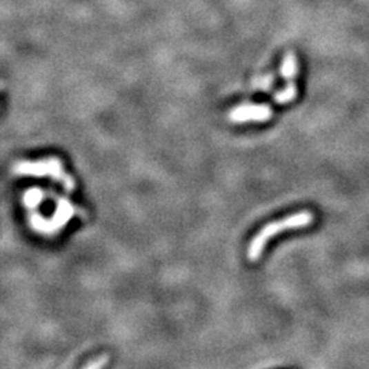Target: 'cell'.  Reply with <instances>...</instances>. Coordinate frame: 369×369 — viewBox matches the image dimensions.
I'll use <instances>...</instances> for the list:
<instances>
[{
    "mask_svg": "<svg viewBox=\"0 0 369 369\" xmlns=\"http://www.w3.org/2000/svg\"><path fill=\"white\" fill-rule=\"evenodd\" d=\"M315 221V217L310 211H301L293 215H289L283 219L271 221L260 228V231L253 237L248 246V259L249 261H256L264 252L266 245L271 238L275 235L289 231V230H297V228H303L310 226Z\"/></svg>",
    "mask_w": 369,
    "mask_h": 369,
    "instance_id": "1",
    "label": "cell"
},
{
    "mask_svg": "<svg viewBox=\"0 0 369 369\" xmlns=\"http://www.w3.org/2000/svg\"><path fill=\"white\" fill-rule=\"evenodd\" d=\"M14 171L19 175L29 177H51L55 181H59L68 192L74 190V181L70 175L63 170V164L57 157H50L40 161H22L14 167Z\"/></svg>",
    "mask_w": 369,
    "mask_h": 369,
    "instance_id": "2",
    "label": "cell"
},
{
    "mask_svg": "<svg viewBox=\"0 0 369 369\" xmlns=\"http://www.w3.org/2000/svg\"><path fill=\"white\" fill-rule=\"evenodd\" d=\"M272 117V111L268 106L263 104H243L238 106L228 114V119L234 123L245 122H266Z\"/></svg>",
    "mask_w": 369,
    "mask_h": 369,
    "instance_id": "3",
    "label": "cell"
},
{
    "mask_svg": "<svg viewBox=\"0 0 369 369\" xmlns=\"http://www.w3.org/2000/svg\"><path fill=\"white\" fill-rule=\"evenodd\" d=\"M295 96H297V88H295V83H290L286 89L277 93L275 101L279 104H286V103H290L292 100H295Z\"/></svg>",
    "mask_w": 369,
    "mask_h": 369,
    "instance_id": "4",
    "label": "cell"
},
{
    "mask_svg": "<svg viewBox=\"0 0 369 369\" xmlns=\"http://www.w3.org/2000/svg\"><path fill=\"white\" fill-rule=\"evenodd\" d=\"M282 73H283V77L292 79L295 77V73H297V62H295V58L293 57H289L285 62H283V68H282Z\"/></svg>",
    "mask_w": 369,
    "mask_h": 369,
    "instance_id": "5",
    "label": "cell"
},
{
    "mask_svg": "<svg viewBox=\"0 0 369 369\" xmlns=\"http://www.w3.org/2000/svg\"><path fill=\"white\" fill-rule=\"evenodd\" d=\"M43 199V193L40 190H29L26 192L25 195V203L29 206V207H33V206H37L39 201Z\"/></svg>",
    "mask_w": 369,
    "mask_h": 369,
    "instance_id": "6",
    "label": "cell"
},
{
    "mask_svg": "<svg viewBox=\"0 0 369 369\" xmlns=\"http://www.w3.org/2000/svg\"><path fill=\"white\" fill-rule=\"evenodd\" d=\"M107 363H108V359H107V356H103V357H100L99 360H96V361H93V363H89V364H86L85 367H86V368H101V367H104Z\"/></svg>",
    "mask_w": 369,
    "mask_h": 369,
    "instance_id": "7",
    "label": "cell"
}]
</instances>
